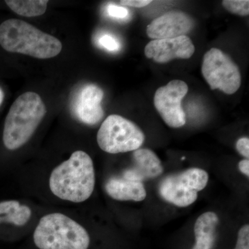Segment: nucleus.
Instances as JSON below:
<instances>
[{"label":"nucleus","mask_w":249,"mask_h":249,"mask_svg":"<svg viewBox=\"0 0 249 249\" xmlns=\"http://www.w3.org/2000/svg\"><path fill=\"white\" fill-rule=\"evenodd\" d=\"M178 175L191 189L196 193L204 190L209 182V174L201 168H189Z\"/></svg>","instance_id":"obj_17"},{"label":"nucleus","mask_w":249,"mask_h":249,"mask_svg":"<svg viewBox=\"0 0 249 249\" xmlns=\"http://www.w3.org/2000/svg\"><path fill=\"white\" fill-rule=\"evenodd\" d=\"M219 219L214 212L201 214L195 224L196 244L193 249H212L215 240Z\"/></svg>","instance_id":"obj_14"},{"label":"nucleus","mask_w":249,"mask_h":249,"mask_svg":"<svg viewBox=\"0 0 249 249\" xmlns=\"http://www.w3.org/2000/svg\"><path fill=\"white\" fill-rule=\"evenodd\" d=\"M104 92L94 84H87L75 91L72 98L71 109L73 116L80 122L93 125L98 124L104 116L101 102Z\"/></svg>","instance_id":"obj_8"},{"label":"nucleus","mask_w":249,"mask_h":249,"mask_svg":"<svg viewBox=\"0 0 249 249\" xmlns=\"http://www.w3.org/2000/svg\"><path fill=\"white\" fill-rule=\"evenodd\" d=\"M194 27L191 16L180 11H172L156 18L147 27V35L152 40L186 36Z\"/></svg>","instance_id":"obj_10"},{"label":"nucleus","mask_w":249,"mask_h":249,"mask_svg":"<svg viewBox=\"0 0 249 249\" xmlns=\"http://www.w3.org/2000/svg\"><path fill=\"white\" fill-rule=\"evenodd\" d=\"M195 52L196 47L187 36L152 40L145 47L146 58L160 64L175 59L191 58Z\"/></svg>","instance_id":"obj_9"},{"label":"nucleus","mask_w":249,"mask_h":249,"mask_svg":"<svg viewBox=\"0 0 249 249\" xmlns=\"http://www.w3.org/2000/svg\"><path fill=\"white\" fill-rule=\"evenodd\" d=\"M30 208L20 204L18 201L9 200L0 202V224L11 223L16 226H23L30 219Z\"/></svg>","instance_id":"obj_15"},{"label":"nucleus","mask_w":249,"mask_h":249,"mask_svg":"<svg viewBox=\"0 0 249 249\" xmlns=\"http://www.w3.org/2000/svg\"><path fill=\"white\" fill-rule=\"evenodd\" d=\"M151 2V0H123L120 1L121 5L134 8L145 7Z\"/></svg>","instance_id":"obj_23"},{"label":"nucleus","mask_w":249,"mask_h":249,"mask_svg":"<svg viewBox=\"0 0 249 249\" xmlns=\"http://www.w3.org/2000/svg\"><path fill=\"white\" fill-rule=\"evenodd\" d=\"M5 2L14 12L28 18L42 16L48 4L45 0H6Z\"/></svg>","instance_id":"obj_16"},{"label":"nucleus","mask_w":249,"mask_h":249,"mask_svg":"<svg viewBox=\"0 0 249 249\" xmlns=\"http://www.w3.org/2000/svg\"><path fill=\"white\" fill-rule=\"evenodd\" d=\"M159 191L167 202L184 208L196 202L198 193L191 189L178 175L167 177L160 182Z\"/></svg>","instance_id":"obj_12"},{"label":"nucleus","mask_w":249,"mask_h":249,"mask_svg":"<svg viewBox=\"0 0 249 249\" xmlns=\"http://www.w3.org/2000/svg\"><path fill=\"white\" fill-rule=\"evenodd\" d=\"M34 242L39 249H88L90 237L76 221L64 214L51 213L41 218Z\"/></svg>","instance_id":"obj_4"},{"label":"nucleus","mask_w":249,"mask_h":249,"mask_svg":"<svg viewBox=\"0 0 249 249\" xmlns=\"http://www.w3.org/2000/svg\"><path fill=\"white\" fill-rule=\"evenodd\" d=\"M47 109L37 93L27 91L13 103L5 120L3 142L10 150H17L31 139L45 117Z\"/></svg>","instance_id":"obj_3"},{"label":"nucleus","mask_w":249,"mask_h":249,"mask_svg":"<svg viewBox=\"0 0 249 249\" xmlns=\"http://www.w3.org/2000/svg\"><path fill=\"white\" fill-rule=\"evenodd\" d=\"M106 193L117 201H142L146 198L143 183L124 177H114L106 183Z\"/></svg>","instance_id":"obj_13"},{"label":"nucleus","mask_w":249,"mask_h":249,"mask_svg":"<svg viewBox=\"0 0 249 249\" xmlns=\"http://www.w3.org/2000/svg\"><path fill=\"white\" fill-rule=\"evenodd\" d=\"M98 45L109 52H118L121 49L120 42L110 34H104L100 36L98 40Z\"/></svg>","instance_id":"obj_19"},{"label":"nucleus","mask_w":249,"mask_h":249,"mask_svg":"<svg viewBox=\"0 0 249 249\" xmlns=\"http://www.w3.org/2000/svg\"><path fill=\"white\" fill-rule=\"evenodd\" d=\"M224 9L232 14L240 16H247L249 14L248 0H224L222 1Z\"/></svg>","instance_id":"obj_18"},{"label":"nucleus","mask_w":249,"mask_h":249,"mask_svg":"<svg viewBox=\"0 0 249 249\" xmlns=\"http://www.w3.org/2000/svg\"><path fill=\"white\" fill-rule=\"evenodd\" d=\"M108 16L116 19H124L128 16L129 11L126 8L116 6L115 4H109L107 8Z\"/></svg>","instance_id":"obj_21"},{"label":"nucleus","mask_w":249,"mask_h":249,"mask_svg":"<svg viewBox=\"0 0 249 249\" xmlns=\"http://www.w3.org/2000/svg\"><path fill=\"white\" fill-rule=\"evenodd\" d=\"M96 178L93 160L85 152L76 151L52 171L49 188L62 200L81 203L89 199Z\"/></svg>","instance_id":"obj_1"},{"label":"nucleus","mask_w":249,"mask_h":249,"mask_svg":"<svg viewBox=\"0 0 249 249\" xmlns=\"http://www.w3.org/2000/svg\"><path fill=\"white\" fill-rule=\"evenodd\" d=\"M239 170L242 174L247 177H249V159H245L240 161L238 165Z\"/></svg>","instance_id":"obj_24"},{"label":"nucleus","mask_w":249,"mask_h":249,"mask_svg":"<svg viewBox=\"0 0 249 249\" xmlns=\"http://www.w3.org/2000/svg\"><path fill=\"white\" fill-rule=\"evenodd\" d=\"M4 92H3L2 89L0 88V106H1V103L3 102V100H4Z\"/></svg>","instance_id":"obj_25"},{"label":"nucleus","mask_w":249,"mask_h":249,"mask_svg":"<svg viewBox=\"0 0 249 249\" xmlns=\"http://www.w3.org/2000/svg\"><path fill=\"white\" fill-rule=\"evenodd\" d=\"M236 149L241 155L246 159L249 157V139L248 137H242L236 142Z\"/></svg>","instance_id":"obj_22"},{"label":"nucleus","mask_w":249,"mask_h":249,"mask_svg":"<svg viewBox=\"0 0 249 249\" xmlns=\"http://www.w3.org/2000/svg\"><path fill=\"white\" fill-rule=\"evenodd\" d=\"M201 73L212 90L231 95L240 89L242 77L239 67L231 58L217 48L204 54Z\"/></svg>","instance_id":"obj_6"},{"label":"nucleus","mask_w":249,"mask_h":249,"mask_svg":"<svg viewBox=\"0 0 249 249\" xmlns=\"http://www.w3.org/2000/svg\"><path fill=\"white\" fill-rule=\"evenodd\" d=\"M188 91L184 81L173 80L156 91L154 105L167 125L179 128L186 124V116L181 101Z\"/></svg>","instance_id":"obj_7"},{"label":"nucleus","mask_w":249,"mask_h":249,"mask_svg":"<svg viewBox=\"0 0 249 249\" xmlns=\"http://www.w3.org/2000/svg\"><path fill=\"white\" fill-rule=\"evenodd\" d=\"M134 165L123 174L124 178L142 182L160 177L163 173V166L155 152L146 148L134 151Z\"/></svg>","instance_id":"obj_11"},{"label":"nucleus","mask_w":249,"mask_h":249,"mask_svg":"<svg viewBox=\"0 0 249 249\" xmlns=\"http://www.w3.org/2000/svg\"><path fill=\"white\" fill-rule=\"evenodd\" d=\"M235 249H249V224H245L239 230Z\"/></svg>","instance_id":"obj_20"},{"label":"nucleus","mask_w":249,"mask_h":249,"mask_svg":"<svg viewBox=\"0 0 249 249\" xmlns=\"http://www.w3.org/2000/svg\"><path fill=\"white\" fill-rule=\"evenodd\" d=\"M96 139L103 151L119 154L138 150L145 142V137L142 129L132 121L111 114L103 121Z\"/></svg>","instance_id":"obj_5"},{"label":"nucleus","mask_w":249,"mask_h":249,"mask_svg":"<svg viewBox=\"0 0 249 249\" xmlns=\"http://www.w3.org/2000/svg\"><path fill=\"white\" fill-rule=\"evenodd\" d=\"M0 45L11 53L39 59L53 58L62 49L56 37L18 19H7L0 24Z\"/></svg>","instance_id":"obj_2"}]
</instances>
